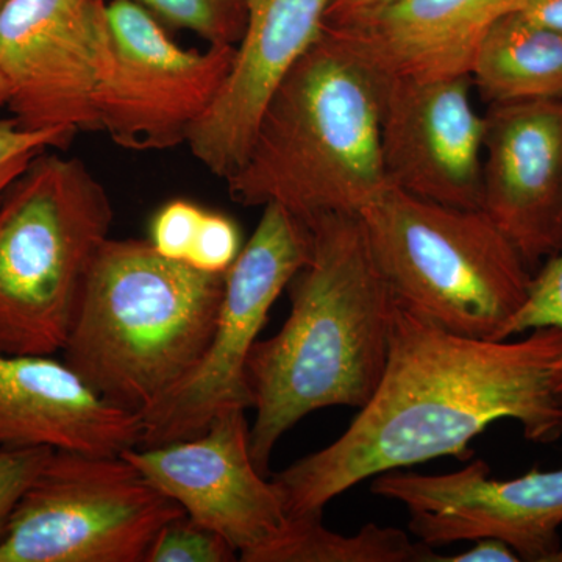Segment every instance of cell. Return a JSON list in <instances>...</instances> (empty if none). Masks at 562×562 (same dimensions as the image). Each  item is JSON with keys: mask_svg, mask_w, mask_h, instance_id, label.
I'll use <instances>...</instances> for the list:
<instances>
[{"mask_svg": "<svg viewBox=\"0 0 562 562\" xmlns=\"http://www.w3.org/2000/svg\"><path fill=\"white\" fill-rule=\"evenodd\" d=\"M562 330L532 328L522 341L454 335L397 305L382 380L342 436L272 475L286 516L324 513L358 483L454 457L491 424L516 420L525 438H562L553 373Z\"/></svg>", "mask_w": 562, "mask_h": 562, "instance_id": "6da1fadb", "label": "cell"}, {"mask_svg": "<svg viewBox=\"0 0 562 562\" xmlns=\"http://www.w3.org/2000/svg\"><path fill=\"white\" fill-rule=\"evenodd\" d=\"M306 225L312 251L288 284L290 316L277 335L254 344L246 366L250 454L265 476L281 436L310 413L371 401L397 310L360 214H324Z\"/></svg>", "mask_w": 562, "mask_h": 562, "instance_id": "7a4b0ae2", "label": "cell"}, {"mask_svg": "<svg viewBox=\"0 0 562 562\" xmlns=\"http://www.w3.org/2000/svg\"><path fill=\"white\" fill-rule=\"evenodd\" d=\"M225 183L233 201L279 205L305 224L360 214L391 187L375 74L324 29L272 95Z\"/></svg>", "mask_w": 562, "mask_h": 562, "instance_id": "3957f363", "label": "cell"}, {"mask_svg": "<svg viewBox=\"0 0 562 562\" xmlns=\"http://www.w3.org/2000/svg\"><path fill=\"white\" fill-rule=\"evenodd\" d=\"M225 276L109 238L92 261L63 361L103 401L135 414L192 371L213 336Z\"/></svg>", "mask_w": 562, "mask_h": 562, "instance_id": "277c9868", "label": "cell"}, {"mask_svg": "<svg viewBox=\"0 0 562 562\" xmlns=\"http://www.w3.org/2000/svg\"><path fill=\"white\" fill-rule=\"evenodd\" d=\"M44 151L0 195V351L10 355L60 353L114 221L85 162Z\"/></svg>", "mask_w": 562, "mask_h": 562, "instance_id": "5b68a950", "label": "cell"}, {"mask_svg": "<svg viewBox=\"0 0 562 562\" xmlns=\"http://www.w3.org/2000/svg\"><path fill=\"white\" fill-rule=\"evenodd\" d=\"M360 217L401 308L454 335L505 341L532 273L483 210L390 187Z\"/></svg>", "mask_w": 562, "mask_h": 562, "instance_id": "8992f818", "label": "cell"}, {"mask_svg": "<svg viewBox=\"0 0 562 562\" xmlns=\"http://www.w3.org/2000/svg\"><path fill=\"white\" fill-rule=\"evenodd\" d=\"M181 514L122 454L54 450L0 531V562H144Z\"/></svg>", "mask_w": 562, "mask_h": 562, "instance_id": "52a82bcc", "label": "cell"}, {"mask_svg": "<svg viewBox=\"0 0 562 562\" xmlns=\"http://www.w3.org/2000/svg\"><path fill=\"white\" fill-rule=\"evenodd\" d=\"M312 251L305 222L279 205L262 206L249 243L225 273V291L213 336L198 364L139 414V447L202 435L217 414L251 408L246 366L273 303Z\"/></svg>", "mask_w": 562, "mask_h": 562, "instance_id": "ba28073f", "label": "cell"}, {"mask_svg": "<svg viewBox=\"0 0 562 562\" xmlns=\"http://www.w3.org/2000/svg\"><path fill=\"white\" fill-rule=\"evenodd\" d=\"M106 0H5L0 70L21 127L101 132L103 87L113 68Z\"/></svg>", "mask_w": 562, "mask_h": 562, "instance_id": "9c48e42d", "label": "cell"}, {"mask_svg": "<svg viewBox=\"0 0 562 562\" xmlns=\"http://www.w3.org/2000/svg\"><path fill=\"white\" fill-rule=\"evenodd\" d=\"M113 68L101 99V132L131 150H165L187 143L216 99L235 46L183 49L149 10L109 0Z\"/></svg>", "mask_w": 562, "mask_h": 562, "instance_id": "30bf717a", "label": "cell"}, {"mask_svg": "<svg viewBox=\"0 0 562 562\" xmlns=\"http://www.w3.org/2000/svg\"><path fill=\"white\" fill-rule=\"evenodd\" d=\"M371 491L402 503L409 531L430 547L494 538L520 561L552 562L561 546L562 468L495 480L490 465L475 460L442 475L382 473Z\"/></svg>", "mask_w": 562, "mask_h": 562, "instance_id": "8fae6325", "label": "cell"}, {"mask_svg": "<svg viewBox=\"0 0 562 562\" xmlns=\"http://www.w3.org/2000/svg\"><path fill=\"white\" fill-rule=\"evenodd\" d=\"M249 430L246 409L231 408L195 438L122 453L188 517L227 539L239 561L272 541L288 520L272 480L251 460Z\"/></svg>", "mask_w": 562, "mask_h": 562, "instance_id": "7c38bea8", "label": "cell"}, {"mask_svg": "<svg viewBox=\"0 0 562 562\" xmlns=\"http://www.w3.org/2000/svg\"><path fill=\"white\" fill-rule=\"evenodd\" d=\"M376 79L380 144L391 187L479 210L486 117L473 109L471 77Z\"/></svg>", "mask_w": 562, "mask_h": 562, "instance_id": "4fadbf2b", "label": "cell"}, {"mask_svg": "<svg viewBox=\"0 0 562 562\" xmlns=\"http://www.w3.org/2000/svg\"><path fill=\"white\" fill-rule=\"evenodd\" d=\"M483 210L531 273L562 251V101L491 105Z\"/></svg>", "mask_w": 562, "mask_h": 562, "instance_id": "5bb4252c", "label": "cell"}, {"mask_svg": "<svg viewBox=\"0 0 562 562\" xmlns=\"http://www.w3.org/2000/svg\"><path fill=\"white\" fill-rule=\"evenodd\" d=\"M333 0H246L247 20L216 99L194 125L192 157L227 180L239 168L266 106L324 32Z\"/></svg>", "mask_w": 562, "mask_h": 562, "instance_id": "9a60e30c", "label": "cell"}, {"mask_svg": "<svg viewBox=\"0 0 562 562\" xmlns=\"http://www.w3.org/2000/svg\"><path fill=\"white\" fill-rule=\"evenodd\" d=\"M140 436L139 414L103 401L65 361L0 351V449L122 454Z\"/></svg>", "mask_w": 562, "mask_h": 562, "instance_id": "2e32d148", "label": "cell"}, {"mask_svg": "<svg viewBox=\"0 0 562 562\" xmlns=\"http://www.w3.org/2000/svg\"><path fill=\"white\" fill-rule=\"evenodd\" d=\"M528 0H392L344 27H324L383 79L471 77L495 22Z\"/></svg>", "mask_w": 562, "mask_h": 562, "instance_id": "e0dca14e", "label": "cell"}, {"mask_svg": "<svg viewBox=\"0 0 562 562\" xmlns=\"http://www.w3.org/2000/svg\"><path fill=\"white\" fill-rule=\"evenodd\" d=\"M471 79L490 105L562 101V33L519 11L502 18L480 44Z\"/></svg>", "mask_w": 562, "mask_h": 562, "instance_id": "ac0fdd59", "label": "cell"}, {"mask_svg": "<svg viewBox=\"0 0 562 562\" xmlns=\"http://www.w3.org/2000/svg\"><path fill=\"white\" fill-rule=\"evenodd\" d=\"M322 514L288 516L283 530L243 562H436L438 553L398 528L368 524L357 535L328 530Z\"/></svg>", "mask_w": 562, "mask_h": 562, "instance_id": "d6986e66", "label": "cell"}, {"mask_svg": "<svg viewBox=\"0 0 562 562\" xmlns=\"http://www.w3.org/2000/svg\"><path fill=\"white\" fill-rule=\"evenodd\" d=\"M151 14L187 29L210 46H236L246 27V0H132Z\"/></svg>", "mask_w": 562, "mask_h": 562, "instance_id": "ffe728a7", "label": "cell"}, {"mask_svg": "<svg viewBox=\"0 0 562 562\" xmlns=\"http://www.w3.org/2000/svg\"><path fill=\"white\" fill-rule=\"evenodd\" d=\"M233 561H239V554L227 539L181 514L161 528L144 562Z\"/></svg>", "mask_w": 562, "mask_h": 562, "instance_id": "44dd1931", "label": "cell"}, {"mask_svg": "<svg viewBox=\"0 0 562 562\" xmlns=\"http://www.w3.org/2000/svg\"><path fill=\"white\" fill-rule=\"evenodd\" d=\"M539 327H558L562 330V251L532 273L527 299L509 321L505 339ZM553 390L562 402V360L554 369Z\"/></svg>", "mask_w": 562, "mask_h": 562, "instance_id": "7402d4cb", "label": "cell"}, {"mask_svg": "<svg viewBox=\"0 0 562 562\" xmlns=\"http://www.w3.org/2000/svg\"><path fill=\"white\" fill-rule=\"evenodd\" d=\"M205 211L181 199L165 203L151 217L147 241L162 257L187 262Z\"/></svg>", "mask_w": 562, "mask_h": 562, "instance_id": "603a6c76", "label": "cell"}, {"mask_svg": "<svg viewBox=\"0 0 562 562\" xmlns=\"http://www.w3.org/2000/svg\"><path fill=\"white\" fill-rule=\"evenodd\" d=\"M241 250V232L236 222L225 214L205 211L187 265L198 271L225 276Z\"/></svg>", "mask_w": 562, "mask_h": 562, "instance_id": "cb8c5ba5", "label": "cell"}, {"mask_svg": "<svg viewBox=\"0 0 562 562\" xmlns=\"http://www.w3.org/2000/svg\"><path fill=\"white\" fill-rule=\"evenodd\" d=\"M55 449H0V531Z\"/></svg>", "mask_w": 562, "mask_h": 562, "instance_id": "d4e9b609", "label": "cell"}, {"mask_svg": "<svg viewBox=\"0 0 562 562\" xmlns=\"http://www.w3.org/2000/svg\"><path fill=\"white\" fill-rule=\"evenodd\" d=\"M68 132H36L21 127L14 120L0 121V168L25 155H38L50 147L68 146Z\"/></svg>", "mask_w": 562, "mask_h": 562, "instance_id": "484cf974", "label": "cell"}, {"mask_svg": "<svg viewBox=\"0 0 562 562\" xmlns=\"http://www.w3.org/2000/svg\"><path fill=\"white\" fill-rule=\"evenodd\" d=\"M475 546L471 549L454 554V557L436 558V562H516L520 561L519 554L514 552L508 543L501 539L483 538L476 539Z\"/></svg>", "mask_w": 562, "mask_h": 562, "instance_id": "4316f807", "label": "cell"}, {"mask_svg": "<svg viewBox=\"0 0 562 562\" xmlns=\"http://www.w3.org/2000/svg\"><path fill=\"white\" fill-rule=\"evenodd\" d=\"M392 0H333L324 27H344L375 13Z\"/></svg>", "mask_w": 562, "mask_h": 562, "instance_id": "83f0119b", "label": "cell"}, {"mask_svg": "<svg viewBox=\"0 0 562 562\" xmlns=\"http://www.w3.org/2000/svg\"><path fill=\"white\" fill-rule=\"evenodd\" d=\"M519 13L535 24L562 33V0H528Z\"/></svg>", "mask_w": 562, "mask_h": 562, "instance_id": "f1b7e54d", "label": "cell"}, {"mask_svg": "<svg viewBox=\"0 0 562 562\" xmlns=\"http://www.w3.org/2000/svg\"><path fill=\"white\" fill-rule=\"evenodd\" d=\"M33 158H35L33 155H25V157L16 158V160L10 161L9 165L0 168V195L27 169Z\"/></svg>", "mask_w": 562, "mask_h": 562, "instance_id": "f546056e", "label": "cell"}, {"mask_svg": "<svg viewBox=\"0 0 562 562\" xmlns=\"http://www.w3.org/2000/svg\"><path fill=\"white\" fill-rule=\"evenodd\" d=\"M5 0H0V7L3 5ZM7 101H9V94H7L5 80H3L2 70H0V109L7 105Z\"/></svg>", "mask_w": 562, "mask_h": 562, "instance_id": "4dcf8cb0", "label": "cell"}, {"mask_svg": "<svg viewBox=\"0 0 562 562\" xmlns=\"http://www.w3.org/2000/svg\"><path fill=\"white\" fill-rule=\"evenodd\" d=\"M560 561L562 562V543L560 546V549H558V552L553 554L552 562Z\"/></svg>", "mask_w": 562, "mask_h": 562, "instance_id": "1f68e13d", "label": "cell"}]
</instances>
